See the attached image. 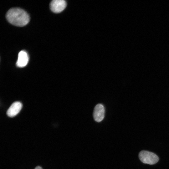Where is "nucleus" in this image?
Masks as SVG:
<instances>
[{
    "label": "nucleus",
    "instance_id": "1",
    "mask_svg": "<svg viewBox=\"0 0 169 169\" xmlns=\"http://www.w3.org/2000/svg\"><path fill=\"white\" fill-rule=\"evenodd\" d=\"M6 17L11 24L18 27H22L27 24L29 21L28 13L23 10L18 8H13L7 12Z\"/></svg>",
    "mask_w": 169,
    "mask_h": 169
},
{
    "label": "nucleus",
    "instance_id": "2",
    "mask_svg": "<svg viewBox=\"0 0 169 169\" xmlns=\"http://www.w3.org/2000/svg\"><path fill=\"white\" fill-rule=\"evenodd\" d=\"M139 157L143 163L150 165L156 163L159 160L158 157L154 153L146 151H142L139 154Z\"/></svg>",
    "mask_w": 169,
    "mask_h": 169
},
{
    "label": "nucleus",
    "instance_id": "3",
    "mask_svg": "<svg viewBox=\"0 0 169 169\" xmlns=\"http://www.w3.org/2000/svg\"><path fill=\"white\" fill-rule=\"evenodd\" d=\"M66 3L64 0H54L50 4L51 10L54 13H58L63 11L66 8Z\"/></svg>",
    "mask_w": 169,
    "mask_h": 169
},
{
    "label": "nucleus",
    "instance_id": "4",
    "mask_svg": "<svg viewBox=\"0 0 169 169\" xmlns=\"http://www.w3.org/2000/svg\"><path fill=\"white\" fill-rule=\"evenodd\" d=\"M105 108L101 104H97L95 106L93 113L94 119L95 121L99 122L103 120L105 117Z\"/></svg>",
    "mask_w": 169,
    "mask_h": 169
},
{
    "label": "nucleus",
    "instance_id": "5",
    "mask_svg": "<svg viewBox=\"0 0 169 169\" xmlns=\"http://www.w3.org/2000/svg\"><path fill=\"white\" fill-rule=\"evenodd\" d=\"M29 57L27 53L25 51L22 50L18 53L16 65L18 67H23L27 65Z\"/></svg>",
    "mask_w": 169,
    "mask_h": 169
},
{
    "label": "nucleus",
    "instance_id": "6",
    "mask_svg": "<svg viewBox=\"0 0 169 169\" xmlns=\"http://www.w3.org/2000/svg\"><path fill=\"white\" fill-rule=\"evenodd\" d=\"M22 104L18 101L14 102L11 105L7 111V115L10 117H13L17 115L21 110Z\"/></svg>",
    "mask_w": 169,
    "mask_h": 169
},
{
    "label": "nucleus",
    "instance_id": "7",
    "mask_svg": "<svg viewBox=\"0 0 169 169\" xmlns=\"http://www.w3.org/2000/svg\"><path fill=\"white\" fill-rule=\"evenodd\" d=\"M34 169H42V168L40 166H38L36 167Z\"/></svg>",
    "mask_w": 169,
    "mask_h": 169
}]
</instances>
